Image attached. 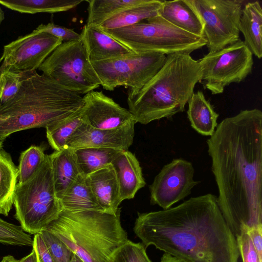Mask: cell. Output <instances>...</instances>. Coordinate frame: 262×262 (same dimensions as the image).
I'll use <instances>...</instances> for the list:
<instances>
[{"label": "cell", "mask_w": 262, "mask_h": 262, "mask_svg": "<svg viewBox=\"0 0 262 262\" xmlns=\"http://www.w3.org/2000/svg\"><path fill=\"white\" fill-rule=\"evenodd\" d=\"M160 262H185L168 254L164 253L161 258Z\"/></svg>", "instance_id": "ab89813d"}, {"label": "cell", "mask_w": 262, "mask_h": 262, "mask_svg": "<svg viewBox=\"0 0 262 262\" xmlns=\"http://www.w3.org/2000/svg\"><path fill=\"white\" fill-rule=\"evenodd\" d=\"M166 55L156 52H135L91 62L102 88L114 91L123 86L136 92L160 70Z\"/></svg>", "instance_id": "9c48e42d"}, {"label": "cell", "mask_w": 262, "mask_h": 262, "mask_svg": "<svg viewBox=\"0 0 262 262\" xmlns=\"http://www.w3.org/2000/svg\"><path fill=\"white\" fill-rule=\"evenodd\" d=\"M262 8L259 1L248 2L242 10L238 28L244 43L253 55L262 57Z\"/></svg>", "instance_id": "44dd1931"}, {"label": "cell", "mask_w": 262, "mask_h": 262, "mask_svg": "<svg viewBox=\"0 0 262 262\" xmlns=\"http://www.w3.org/2000/svg\"><path fill=\"white\" fill-rule=\"evenodd\" d=\"M0 243L17 246L32 247L33 238L20 226L0 218Z\"/></svg>", "instance_id": "1f68e13d"}, {"label": "cell", "mask_w": 262, "mask_h": 262, "mask_svg": "<svg viewBox=\"0 0 262 262\" xmlns=\"http://www.w3.org/2000/svg\"><path fill=\"white\" fill-rule=\"evenodd\" d=\"M108 262H151L146 247L140 243L129 239L119 247L111 255Z\"/></svg>", "instance_id": "4dcf8cb0"}, {"label": "cell", "mask_w": 262, "mask_h": 262, "mask_svg": "<svg viewBox=\"0 0 262 262\" xmlns=\"http://www.w3.org/2000/svg\"><path fill=\"white\" fill-rule=\"evenodd\" d=\"M133 230L152 245L185 262H237L236 238L210 193L166 210L138 212Z\"/></svg>", "instance_id": "7a4b0ae2"}, {"label": "cell", "mask_w": 262, "mask_h": 262, "mask_svg": "<svg viewBox=\"0 0 262 262\" xmlns=\"http://www.w3.org/2000/svg\"><path fill=\"white\" fill-rule=\"evenodd\" d=\"M56 196L59 199L80 174L75 149L66 146L49 155Z\"/></svg>", "instance_id": "d6986e66"}, {"label": "cell", "mask_w": 262, "mask_h": 262, "mask_svg": "<svg viewBox=\"0 0 262 262\" xmlns=\"http://www.w3.org/2000/svg\"><path fill=\"white\" fill-rule=\"evenodd\" d=\"M248 229L244 228L241 234L235 238L243 261L262 262V257L259 256L255 249L248 233Z\"/></svg>", "instance_id": "e575fe53"}, {"label": "cell", "mask_w": 262, "mask_h": 262, "mask_svg": "<svg viewBox=\"0 0 262 262\" xmlns=\"http://www.w3.org/2000/svg\"><path fill=\"white\" fill-rule=\"evenodd\" d=\"M146 20L120 29L103 31L135 52L190 54L207 44L204 37L185 32L159 15Z\"/></svg>", "instance_id": "52a82bcc"}, {"label": "cell", "mask_w": 262, "mask_h": 262, "mask_svg": "<svg viewBox=\"0 0 262 262\" xmlns=\"http://www.w3.org/2000/svg\"><path fill=\"white\" fill-rule=\"evenodd\" d=\"M192 163L183 159H174L165 165L149 185L150 202L166 210L184 199L200 181L193 180Z\"/></svg>", "instance_id": "4fadbf2b"}, {"label": "cell", "mask_w": 262, "mask_h": 262, "mask_svg": "<svg viewBox=\"0 0 262 262\" xmlns=\"http://www.w3.org/2000/svg\"><path fill=\"white\" fill-rule=\"evenodd\" d=\"M135 120L113 129H98L83 123L68 140L66 146L78 149L90 147L108 148L128 150L135 135Z\"/></svg>", "instance_id": "9a60e30c"}, {"label": "cell", "mask_w": 262, "mask_h": 262, "mask_svg": "<svg viewBox=\"0 0 262 262\" xmlns=\"http://www.w3.org/2000/svg\"><path fill=\"white\" fill-rule=\"evenodd\" d=\"M32 248L36 252L37 262H53L40 234L34 235L33 238Z\"/></svg>", "instance_id": "8d00e7d4"}, {"label": "cell", "mask_w": 262, "mask_h": 262, "mask_svg": "<svg viewBox=\"0 0 262 262\" xmlns=\"http://www.w3.org/2000/svg\"><path fill=\"white\" fill-rule=\"evenodd\" d=\"M18 262H37L35 250L32 249V251L29 254L18 260Z\"/></svg>", "instance_id": "f35d334b"}, {"label": "cell", "mask_w": 262, "mask_h": 262, "mask_svg": "<svg viewBox=\"0 0 262 262\" xmlns=\"http://www.w3.org/2000/svg\"><path fill=\"white\" fill-rule=\"evenodd\" d=\"M13 205L14 217L31 234H39L58 217L62 208L56 196L49 155L30 179L17 183Z\"/></svg>", "instance_id": "8992f818"}, {"label": "cell", "mask_w": 262, "mask_h": 262, "mask_svg": "<svg viewBox=\"0 0 262 262\" xmlns=\"http://www.w3.org/2000/svg\"><path fill=\"white\" fill-rule=\"evenodd\" d=\"M83 98L37 71L29 74L18 92L0 106V137L45 127L80 111Z\"/></svg>", "instance_id": "3957f363"}, {"label": "cell", "mask_w": 262, "mask_h": 262, "mask_svg": "<svg viewBox=\"0 0 262 262\" xmlns=\"http://www.w3.org/2000/svg\"><path fill=\"white\" fill-rule=\"evenodd\" d=\"M80 113V111L46 128L48 143L55 151H59L64 148L66 146L68 140L83 123Z\"/></svg>", "instance_id": "f1b7e54d"}, {"label": "cell", "mask_w": 262, "mask_h": 262, "mask_svg": "<svg viewBox=\"0 0 262 262\" xmlns=\"http://www.w3.org/2000/svg\"><path fill=\"white\" fill-rule=\"evenodd\" d=\"M120 150L90 147L75 149L80 174L86 177L110 164Z\"/></svg>", "instance_id": "83f0119b"}, {"label": "cell", "mask_w": 262, "mask_h": 262, "mask_svg": "<svg viewBox=\"0 0 262 262\" xmlns=\"http://www.w3.org/2000/svg\"><path fill=\"white\" fill-rule=\"evenodd\" d=\"M36 30L59 38L62 42L81 39L80 34L77 33L73 29L56 25L53 22L47 24H41L36 28Z\"/></svg>", "instance_id": "d590c367"}, {"label": "cell", "mask_w": 262, "mask_h": 262, "mask_svg": "<svg viewBox=\"0 0 262 262\" xmlns=\"http://www.w3.org/2000/svg\"><path fill=\"white\" fill-rule=\"evenodd\" d=\"M200 18L209 53L219 51L239 39L241 0H186Z\"/></svg>", "instance_id": "30bf717a"}, {"label": "cell", "mask_w": 262, "mask_h": 262, "mask_svg": "<svg viewBox=\"0 0 262 262\" xmlns=\"http://www.w3.org/2000/svg\"><path fill=\"white\" fill-rule=\"evenodd\" d=\"M111 164L116 174L121 202L133 199L137 191L146 185L135 155L128 150H119Z\"/></svg>", "instance_id": "2e32d148"}, {"label": "cell", "mask_w": 262, "mask_h": 262, "mask_svg": "<svg viewBox=\"0 0 262 262\" xmlns=\"http://www.w3.org/2000/svg\"><path fill=\"white\" fill-rule=\"evenodd\" d=\"M207 140L217 203L236 238L262 225V112L242 110L217 124Z\"/></svg>", "instance_id": "6da1fadb"}, {"label": "cell", "mask_w": 262, "mask_h": 262, "mask_svg": "<svg viewBox=\"0 0 262 262\" xmlns=\"http://www.w3.org/2000/svg\"><path fill=\"white\" fill-rule=\"evenodd\" d=\"M2 57L0 58V66H1V63H2Z\"/></svg>", "instance_id": "f6af8a7d"}, {"label": "cell", "mask_w": 262, "mask_h": 262, "mask_svg": "<svg viewBox=\"0 0 262 262\" xmlns=\"http://www.w3.org/2000/svg\"><path fill=\"white\" fill-rule=\"evenodd\" d=\"M62 210L69 211L95 210L104 212L85 177L80 174L59 200Z\"/></svg>", "instance_id": "603a6c76"}, {"label": "cell", "mask_w": 262, "mask_h": 262, "mask_svg": "<svg viewBox=\"0 0 262 262\" xmlns=\"http://www.w3.org/2000/svg\"><path fill=\"white\" fill-rule=\"evenodd\" d=\"M159 15L177 28L204 37L203 24L186 0L163 1Z\"/></svg>", "instance_id": "ffe728a7"}, {"label": "cell", "mask_w": 262, "mask_h": 262, "mask_svg": "<svg viewBox=\"0 0 262 262\" xmlns=\"http://www.w3.org/2000/svg\"><path fill=\"white\" fill-rule=\"evenodd\" d=\"M202 76L198 60L190 54H168L162 67L146 84L136 92H128V110L136 123L144 125L182 112Z\"/></svg>", "instance_id": "277c9868"}, {"label": "cell", "mask_w": 262, "mask_h": 262, "mask_svg": "<svg viewBox=\"0 0 262 262\" xmlns=\"http://www.w3.org/2000/svg\"><path fill=\"white\" fill-rule=\"evenodd\" d=\"M2 262H18V260L12 255H7L3 257Z\"/></svg>", "instance_id": "60d3db41"}, {"label": "cell", "mask_w": 262, "mask_h": 262, "mask_svg": "<svg viewBox=\"0 0 262 262\" xmlns=\"http://www.w3.org/2000/svg\"><path fill=\"white\" fill-rule=\"evenodd\" d=\"M163 1L145 0L138 6L128 8L98 26L103 30L128 27L159 15Z\"/></svg>", "instance_id": "cb8c5ba5"}, {"label": "cell", "mask_w": 262, "mask_h": 262, "mask_svg": "<svg viewBox=\"0 0 262 262\" xmlns=\"http://www.w3.org/2000/svg\"><path fill=\"white\" fill-rule=\"evenodd\" d=\"M53 262H70L73 252L59 239L47 231L39 233Z\"/></svg>", "instance_id": "836d02e7"}, {"label": "cell", "mask_w": 262, "mask_h": 262, "mask_svg": "<svg viewBox=\"0 0 262 262\" xmlns=\"http://www.w3.org/2000/svg\"><path fill=\"white\" fill-rule=\"evenodd\" d=\"M85 180L103 211L116 214L121 202L118 180L112 165L91 173Z\"/></svg>", "instance_id": "ac0fdd59"}, {"label": "cell", "mask_w": 262, "mask_h": 262, "mask_svg": "<svg viewBox=\"0 0 262 262\" xmlns=\"http://www.w3.org/2000/svg\"><path fill=\"white\" fill-rule=\"evenodd\" d=\"M70 262H83L77 256L73 254Z\"/></svg>", "instance_id": "b9f144b4"}, {"label": "cell", "mask_w": 262, "mask_h": 262, "mask_svg": "<svg viewBox=\"0 0 262 262\" xmlns=\"http://www.w3.org/2000/svg\"><path fill=\"white\" fill-rule=\"evenodd\" d=\"M18 176V168L10 155L0 149V214L7 216L12 208Z\"/></svg>", "instance_id": "d4e9b609"}, {"label": "cell", "mask_w": 262, "mask_h": 262, "mask_svg": "<svg viewBox=\"0 0 262 262\" xmlns=\"http://www.w3.org/2000/svg\"><path fill=\"white\" fill-rule=\"evenodd\" d=\"M62 41L36 29L4 47L0 72L30 73L36 71Z\"/></svg>", "instance_id": "7c38bea8"}, {"label": "cell", "mask_w": 262, "mask_h": 262, "mask_svg": "<svg viewBox=\"0 0 262 262\" xmlns=\"http://www.w3.org/2000/svg\"><path fill=\"white\" fill-rule=\"evenodd\" d=\"M5 19V14L2 8L0 7V26L3 20Z\"/></svg>", "instance_id": "7bdbcfd3"}, {"label": "cell", "mask_w": 262, "mask_h": 262, "mask_svg": "<svg viewBox=\"0 0 262 262\" xmlns=\"http://www.w3.org/2000/svg\"><path fill=\"white\" fill-rule=\"evenodd\" d=\"M42 145H31L20 154L19 164L18 183L21 184L30 179L43 162L46 154Z\"/></svg>", "instance_id": "f546056e"}, {"label": "cell", "mask_w": 262, "mask_h": 262, "mask_svg": "<svg viewBox=\"0 0 262 262\" xmlns=\"http://www.w3.org/2000/svg\"><path fill=\"white\" fill-rule=\"evenodd\" d=\"M30 73L0 72V106L15 96L23 81Z\"/></svg>", "instance_id": "d6a6232c"}, {"label": "cell", "mask_w": 262, "mask_h": 262, "mask_svg": "<svg viewBox=\"0 0 262 262\" xmlns=\"http://www.w3.org/2000/svg\"><path fill=\"white\" fill-rule=\"evenodd\" d=\"M248 232L255 249L262 257V225L248 229Z\"/></svg>", "instance_id": "74e56055"}, {"label": "cell", "mask_w": 262, "mask_h": 262, "mask_svg": "<svg viewBox=\"0 0 262 262\" xmlns=\"http://www.w3.org/2000/svg\"><path fill=\"white\" fill-rule=\"evenodd\" d=\"M38 70L79 95H85L101 85L81 39L62 42Z\"/></svg>", "instance_id": "ba28073f"}, {"label": "cell", "mask_w": 262, "mask_h": 262, "mask_svg": "<svg viewBox=\"0 0 262 262\" xmlns=\"http://www.w3.org/2000/svg\"><path fill=\"white\" fill-rule=\"evenodd\" d=\"M5 140V139L2 138L0 137V149L3 148V143H4Z\"/></svg>", "instance_id": "ee69618b"}, {"label": "cell", "mask_w": 262, "mask_h": 262, "mask_svg": "<svg viewBox=\"0 0 262 262\" xmlns=\"http://www.w3.org/2000/svg\"><path fill=\"white\" fill-rule=\"evenodd\" d=\"M202 70L201 82L212 95L223 93L226 86L239 83L251 73L253 54L240 39L236 42L198 60Z\"/></svg>", "instance_id": "8fae6325"}, {"label": "cell", "mask_w": 262, "mask_h": 262, "mask_svg": "<svg viewBox=\"0 0 262 262\" xmlns=\"http://www.w3.org/2000/svg\"><path fill=\"white\" fill-rule=\"evenodd\" d=\"M187 112L191 127L203 136H212L217 125L219 115L206 100L203 93H193L189 101Z\"/></svg>", "instance_id": "7402d4cb"}, {"label": "cell", "mask_w": 262, "mask_h": 262, "mask_svg": "<svg viewBox=\"0 0 262 262\" xmlns=\"http://www.w3.org/2000/svg\"><path fill=\"white\" fill-rule=\"evenodd\" d=\"M80 35L91 62L108 59L133 52L98 26L85 25Z\"/></svg>", "instance_id": "e0dca14e"}, {"label": "cell", "mask_w": 262, "mask_h": 262, "mask_svg": "<svg viewBox=\"0 0 262 262\" xmlns=\"http://www.w3.org/2000/svg\"><path fill=\"white\" fill-rule=\"evenodd\" d=\"M116 214L95 210H62L43 230L55 235L83 262H108L113 253L128 239Z\"/></svg>", "instance_id": "5b68a950"}, {"label": "cell", "mask_w": 262, "mask_h": 262, "mask_svg": "<svg viewBox=\"0 0 262 262\" xmlns=\"http://www.w3.org/2000/svg\"><path fill=\"white\" fill-rule=\"evenodd\" d=\"M83 98L80 116L83 122L91 127L113 129L135 120L128 110L121 107L102 91H92Z\"/></svg>", "instance_id": "5bb4252c"}, {"label": "cell", "mask_w": 262, "mask_h": 262, "mask_svg": "<svg viewBox=\"0 0 262 262\" xmlns=\"http://www.w3.org/2000/svg\"><path fill=\"white\" fill-rule=\"evenodd\" d=\"M83 0H0V4L21 13H54L70 10Z\"/></svg>", "instance_id": "484cf974"}, {"label": "cell", "mask_w": 262, "mask_h": 262, "mask_svg": "<svg viewBox=\"0 0 262 262\" xmlns=\"http://www.w3.org/2000/svg\"><path fill=\"white\" fill-rule=\"evenodd\" d=\"M0 262H2V261L1 260Z\"/></svg>", "instance_id": "bcb514c9"}, {"label": "cell", "mask_w": 262, "mask_h": 262, "mask_svg": "<svg viewBox=\"0 0 262 262\" xmlns=\"http://www.w3.org/2000/svg\"><path fill=\"white\" fill-rule=\"evenodd\" d=\"M145 0H87L88 18L86 25L99 26L122 11L139 5Z\"/></svg>", "instance_id": "4316f807"}]
</instances>
